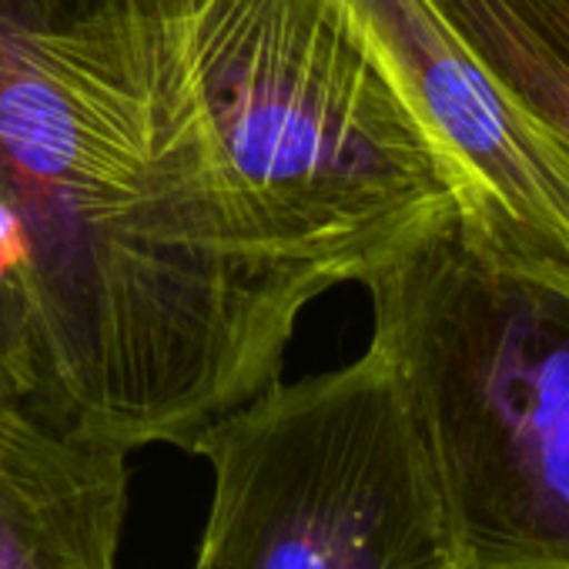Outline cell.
Here are the masks:
<instances>
[{
    "mask_svg": "<svg viewBox=\"0 0 569 569\" xmlns=\"http://www.w3.org/2000/svg\"><path fill=\"white\" fill-rule=\"evenodd\" d=\"M131 452L0 392V569H118Z\"/></svg>",
    "mask_w": 569,
    "mask_h": 569,
    "instance_id": "6",
    "label": "cell"
},
{
    "mask_svg": "<svg viewBox=\"0 0 569 569\" xmlns=\"http://www.w3.org/2000/svg\"><path fill=\"white\" fill-rule=\"evenodd\" d=\"M496 88L569 158V0H432Z\"/></svg>",
    "mask_w": 569,
    "mask_h": 569,
    "instance_id": "7",
    "label": "cell"
},
{
    "mask_svg": "<svg viewBox=\"0 0 569 569\" xmlns=\"http://www.w3.org/2000/svg\"><path fill=\"white\" fill-rule=\"evenodd\" d=\"M211 472L191 569H466L392 362L274 379L191 449Z\"/></svg>",
    "mask_w": 569,
    "mask_h": 569,
    "instance_id": "4",
    "label": "cell"
},
{
    "mask_svg": "<svg viewBox=\"0 0 569 569\" xmlns=\"http://www.w3.org/2000/svg\"><path fill=\"white\" fill-rule=\"evenodd\" d=\"M188 58L234 204L322 292L459 214L432 141L329 0H191Z\"/></svg>",
    "mask_w": 569,
    "mask_h": 569,
    "instance_id": "2",
    "label": "cell"
},
{
    "mask_svg": "<svg viewBox=\"0 0 569 569\" xmlns=\"http://www.w3.org/2000/svg\"><path fill=\"white\" fill-rule=\"evenodd\" d=\"M188 8L0 0V198L34 281L51 419L124 452H188L281 379L326 296L224 184Z\"/></svg>",
    "mask_w": 569,
    "mask_h": 569,
    "instance_id": "1",
    "label": "cell"
},
{
    "mask_svg": "<svg viewBox=\"0 0 569 569\" xmlns=\"http://www.w3.org/2000/svg\"><path fill=\"white\" fill-rule=\"evenodd\" d=\"M432 141L459 228L519 264L569 268V158L496 88L432 0H329Z\"/></svg>",
    "mask_w": 569,
    "mask_h": 569,
    "instance_id": "5",
    "label": "cell"
},
{
    "mask_svg": "<svg viewBox=\"0 0 569 569\" xmlns=\"http://www.w3.org/2000/svg\"><path fill=\"white\" fill-rule=\"evenodd\" d=\"M0 392L51 419L34 281L4 198H0Z\"/></svg>",
    "mask_w": 569,
    "mask_h": 569,
    "instance_id": "8",
    "label": "cell"
},
{
    "mask_svg": "<svg viewBox=\"0 0 569 569\" xmlns=\"http://www.w3.org/2000/svg\"><path fill=\"white\" fill-rule=\"evenodd\" d=\"M359 284L466 569H569V268L519 264L456 221Z\"/></svg>",
    "mask_w": 569,
    "mask_h": 569,
    "instance_id": "3",
    "label": "cell"
}]
</instances>
